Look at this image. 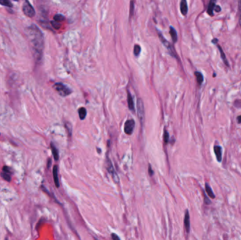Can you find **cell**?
Instances as JSON below:
<instances>
[{
	"label": "cell",
	"instance_id": "5b68a950",
	"mask_svg": "<svg viewBox=\"0 0 241 240\" xmlns=\"http://www.w3.org/2000/svg\"><path fill=\"white\" fill-rule=\"evenodd\" d=\"M106 168H107V170H108V172H109V173L112 175V178H113V180L115 183H119V178L118 175H117L116 171H115L114 166H113V165H112L111 161H110V159H109L108 158H107V162H106Z\"/></svg>",
	"mask_w": 241,
	"mask_h": 240
},
{
	"label": "cell",
	"instance_id": "44dd1931",
	"mask_svg": "<svg viewBox=\"0 0 241 240\" xmlns=\"http://www.w3.org/2000/svg\"><path fill=\"white\" fill-rule=\"evenodd\" d=\"M65 19L64 16L62 14H59V13H58V14H56L55 16H54V21L58 22V23H61V22L64 21Z\"/></svg>",
	"mask_w": 241,
	"mask_h": 240
},
{
	"label": "cell",
	"instance_id": "2e32d148",
	"mask_svg": "<svg viewBox=\"0 0 241 240\" xmlns=\"http://www.w3.org/2000/svg\"><path fill=\"white\" fill-rule=\"evenodd\" d=\"M170 35H171V37L172 38V40L173 42L175 43L178 41V35H177V33L176 31L174 28H173V27H170Z\"/></svg>",
	"mask_w": 241,
	"mask_h": 240
},
{
	"label": "cell",
	"instance_id": "8992f818",
	"mask_svg": "<svg viewBox=\"0 0 241 240\" xmlns=\"http://www.w3.org/2000/svg\"><path fill=\"white\" fill-rule=\"evenodd\" d=\"M137 110H138V116L140 120L143 123L145 119V108H144L143 102L141 99H138L137 101Z\"/></svg>",
	"mask_w": 241,
	"mask_h": 240
},
{
	"label": "cell",
	"instance_id": "7402d4cb",
	"mask_svg": "<svg viewBox=\"0 0 241 240\" xmlns=\"http://www.w3.org/2000/svg\"><path fill=\"white\" fill-rule=\"evenodd\" d=\"M0 4L4 6H8V7H12L13 6L10 0H0Z\"/></svg>",
	"mask_w": 241,
	"mask_h": 240
},
{
	"label": "cell",
	"instance_id": "d6986e66",
	"mask_svg": "<svg viewBox=\"0 0 241 240\" xmlns=\"http://www.w3.org/2000/svg\"><path fill=\"white\" fill-rule=\"evenodd\" d=\"M205 190H206V192H207V194H208L209 197H210L211 198H212V199L215 198V195H214V194L212 190H211V188L210 187V186L208 185V183H206Z\"/></svg>",
	"mask_w": 241,
	"mask_h": 240
},
{
	"label": "cell",
	"instance_id": "9a60e30c",
	"mask_svg": "<svg viewBox=\"0 0 241 240\" xmlns=\"http://www.w3.org/2000/svg\"><path fill=\"white\" fill-rule=\"evenodd\" d=\"M128 108L130 110V111H134L135 107H134V102H133V99L132 95H130V93L129 92H128Z\"/></svg>",
	"mask_w": 241,
	"mask_h": 240
},
{
	"label": "cell",
	"instance_id": "d6a6232c",
	"mask_svg": "<svg viewBox=\"0 0 241 240\" xmlns=\"http://www.w3.org/2000/svg\"><path fill=\"white\" fill-rule=\"evenodd\" d=\"M237 120H238V123H241V115L238 116V117L237 118Z\"/></svg>",
	"mask_w": 241,
	"mask_h": 240
},
{
	"label": "cell",
	"instance_id": "cb8c5ba5",
	"mask_svg": "<svg viewBox=\"0 0 241 240\" xmlns=\"http://www.w3.org/2000/svg\"><path fill=\"white\" fill-rule=\"evenodd\" d=\"M51 26L53 27L54 28L56 29V30H58L61 28V23H58V22H57L55 21H53L51 22Z\"/></svg>",
	"mask_w": 241,
	"mask_h": 240
},
{
	"label": "cell",
	"instance_id": "e0dca14e",
	"mask_svg": "<svg viewBox=\"0 0 241 240\" xmlns=\"http://www.w3.org/2000/svg\"><path fill=\"white\" fill-rule=\"evenodd\" d=\"M51 152H52V154L54 156V158H55V160L58 161V149H57V147L54 145L53 143H51Z\"/></svg>",
	"mask_w": 241,
	"mask_h": 240
},
{
	"label": "cell",
	"instance_id": "ffe728a7",
	"mask_svg": "<svg viewBox=\"0 0 241 240\" xmlns=\"http://www.w3.org/2000/svg\"><path fill=\"white\" fill-rule=\"evenodd\" d=\"M195 75L196 76V78H197V83L199 85H202V82H203V80H204V78H203V75H202V74L200 73V72H197L195 73Z\"/></svg>",
	"mask_w": 241,
	"mask_h": 240
},
{
	"label": "cell",
	"instance_id": "1f68e13d",
	"mask_svg": "<svg viewBox=\"0 0 241 240\" xmlns=\"http://www.w3.org/2000/svg\"><path fill=\"white\" fill-rule=\"evenodd\" d=\"M211 42H212V43H214V44H217V42H218V40L217 39H213L212 40V41H211Z\"/></svg>",
	"mask_w": 241,
	"mask_h": 240
},
{
	"label": "cell",
	"instance_id": "f546056e",
	"mask_svg": "<svg viewBox=\"0 0 241 240\" xmlns=\"http://www.w3.org/2000/svg\"><path fill=\"white\" fill-rule=\"evenodd\" d=\"M221 10H222V9H221L220 6L216 5L215 8H214V11H215V12H217V13H218V12H221Z\"/></svg>",
	"mask_w": 241,
	"mask_h": 240
},
{
	"label": "cell",
	"instance_id": "4316f807",
	"mask_svg": "<svg viewBox=\"0 0 241 240\" xmlns=\"http://www.w3.org/2000/svg\"><path fill=\"white\" fill-rule=\"evenodd\" d=\"M133 9H134V2L133 1L130 2V15L131 16V15L133 14Z\"/></svg>",
	"mask_w": 241,
	"mask_h": 240
},
{
	"label": "cell",
	"instance_id": "7a4b0ae2",
	"mask_svg": "<svg viewBox=\"0 0 241 240\" xmlns=\"http://www.w3.org/2000/svg\"><path fill=\"white\" fill-rule=\"evenodd\" d=\"M54 88L58 93V95L62 96H66L71 95L72 91L71 89L67 87L66 85L62 83V82H57L54 85Z\"/></svg>",
	"mask_w": 241,
	"mask_h": 240
},
{
	"label": "cell",
	"instance_id": "603a6c76",
	"mask_svg": "<svg viewBox=\"0 0 241 240\" xmlns=\"http://www.w3.org/2000/svg\"><path fill=\"white\" fill-rule=\"evenodd\" d=\"M133 51H134V55L136 56V57H138L141 51L140 46L138 45V44H136V45H135V47H134Z\"/></svg>",
	"mask_w": 241,
	"mask_h": 240
},
{
	"label": "cell",
	"instance_id": "6da1fadb",
	"mask_svg": "<svg viewBox=\"0 0 241 240\" xmlns=\"http://www.w3.org/2000/svg\"><path fill=\"white\" fill-rule=\"evenodd\" d=\"M26 34L30 42L33 55L35 61H40L43 54L44 42L42 31L35 24L30 25L26 29Z\"/></svg>",
	"mask_w": 241,
	"mask_h": 240
},
{
	"label": "cell",
	"instance_id": "8fae6325",
	"mask_svg": "<svg viewBox=\"0 0 241 240\" xmlns=\"http://www.w3.org/2000/svg\"><path fill=\"white\" fill-rule=\"evenodd\" d=\"M184 225H185V228H186V232H188V233H189V232H190V215H189L188 210H186V214H185Z\"/></svg>",
	"mask_w": 241,
	"mask_h": 240
},
{
	"label": "cell",
	"instance_id": "7c38bea8",
	"mask_svg": "<svg viewBox=\"0 0 241 240\" xmlns=\"http://www.w3.org/2000/svg\"><path fill=\"white\" fill-rule=\"evenodd\" d=\"M180 9H181V12L183 16H186L188 11L187 0H181V4H180Z\"/></svg>",
	"mask_w": 241,
	"mask_h": 240
},
{
	"label": "cell",
	"instance_id": "4dcf8cb0",
	"mask_svg": "<svg viewBox=\"0 0 241 240\" xmlns=\"http://www.w3.org/2000/svg\"><path fill=\"white\" fill-rule=\"evenodd\" d=\"M112 239L115 240V239H119L120 238H119V237L117 236L116 234H114V233H113V234L112 235Z\"/></svg>",
	"mask_w": 241,
	"mask_h": 240
},
{
	"label": "cell",
	"instance_id": "484cf974",
	"mask_svg": "<svg viewBox=\"0 0 241 240\" xmlns=\"http://www.w3.org/2000/svg\"><path fill=\"white\" fill-rule=\"evenodd\" d=\"M238 12H239V24L241 28V0H238Z\"/></svg>",
	"mask_w": 241,
	"mask_h": 240
},
{
	"label": "cell",
	"instance_id": "f1b7e54d",
	"mask_svg": "<svg viewBox=\"0 0 241 240\" xmlns=\"http://www.w3.org/2000/svg\"><path fill=\"white\" fill-rule=\"evenodd\" d=\"M148 172H149V174L150 176H152L153 175H154V171H153V170L152 169V168H151V165H149V168H148Z\"/></svg>",
	"mask_w": 241,
	"mask_h": 240
},
{
	"label": "cell",
	"instance_id": "30bf717a",
	"mask_svg": "<svg viewBox=\"0 0 241 240\" xmlns=\"http://www.w3.org/2000/svg\"><path fill=\"white\" fill-rule=\"evenodd\" d=\"M214 151L217 161L218 162H221L222 160V148L220 146H214Z\"/></svg>",
	"mask_w": 241,
	"mask_h": 240
},
{
	"label": "cell",
	"instance_id": "83f0119b",
	"mask_svg": "<svg viewBox=\"0 0 241 240\" xmlns=\"http://www.w3.org/2000/svg\"><path fill=\"white\" fill-rule=\"evenodd\" d=\"M204 203L206 204H210L211 203V201L209 199H208V197H207L205 193H204Z\"/></svg>",
	"mask_w": 241,
	"mask_h": 240
},
{
	"label": "cell",
	"instance_id": "3957f363",
	"mask_svg": "<svg viewBox=\"0 0 241 240\" xmlns=\"http://www.w3.org/2000/svg\"><path fill=\"white\" fill-rule=\"evenodd\" d=\"M22 10L26 16L29 18H33L35 16V10L28 0H25L22 6Z\"/></svg>",
	"mask_w": 241,
	"mask_h": 240
},
{
	"label": "cell",
	"instance_id": "e575fe53",
	"mask_svg": "<svg viewBox=\"0 0 241 240\" xmlns=\"http://www.w3.org/2000/svg\"><path fill=\"white\" fill-rule=\"evenodd\" d=\"M14 1H16V2H18V1H19V0H14Z\"/></svg>",
	"mask_w": 241,
	"mask_h": 240
},
{
	"label": "cell",
	"instance_id": "4fadbf2b",
	"mask_svg": "<svg viewBox=\"0 0 241 240\" xmlns=\"http://www.w3.org/2000/svg\"><path fill=\"white\" fill-rule=\"evenodd\" d=\"M217 48L218 49V50H219L220 56H221V58H222V61H224V64L226 65V66L227 67H229V66H230V65H229V64L228 60H227L226 56V54H225L224 51H223V49H222V47H221V46H220V45H218V44H217Z\"/></svg>",
	"mask_w": 241,
	"mask_h": 240
},
{
	"label": "cell",
	"instance_id": "9c48e42d",
	"mask_svg": "<svg viewBox=\"0 0 241 240\" xmlns=\"http://www.w3.org/2000/svg\"><path fill=\"white\" fill-rule=\"evenodd\" d=\"M216 0H210L209 2L208 7H207V13L210 16H214V10L216 6Z\"/></svg>",
	"mask_w": 241,
	"mask_h": 240
},
{
	"label": "cell",
	"instance_id": "ba28073f",
	"mask_svg": "<svg viewBox=\"0 0 241 240\" xmlns=\"http://www.w3.org/2000/svg\"><path fill=\"white\" fill-rule=\"evenodd\" d=\"M12 170L8 166H4L1 172V177L4 180L10 182L12 180Z\"/></svg>",
	"mask_w": 241,
	"mask_h": 240
},
{
	"label": "cell",
	"instance_id": "5bb4252c",
	"mask_svg": "<svg viewBox=\"0 0 241 240\" xmlns=\"http://www.w3.org/2000/svg\"><path fill=\"white\" fill-rule=\"evenodd\" d=\"M53 178L55 184L57 187H59V182H58V166L55 165L53 168Z\"/></svg>",
	"mask_w": 241,
	"mask_h": 240
},
{
	"label": "cell",
	"instance_id": "d4e9b609",
	"mask_svg": "<svg viewBox=\"0 0 241 240\" xmlns=\"http://www.w3.org/2000/svg\"><path fill=\"white\" fill-rule=\"evenodd\" d=\"M164 140L165 143H168V140H169V134H168V132L165 130L164 133Z\"/></svg>",
	"mask_w": 241,
	"mask_h": 240
},
{
	"label": "cell",
	"instance_id": "836d02e7",
	"mask_svg": "<svg viewBox=\"0 0 241 240\" xmlns=\"http://www.w3.org/2000/svg\"><path fill=\"white\" fill-rule=\"evenodd\" d=\"M51 165V159H49V161H48V165H47V167L49 168V165Z\"/></svg>",
	"mask_w": 241,
	"mask_h": 240
},
{
	"label": "cell",
	"instance_id": "277c9868",
	"mask_svg": "<svg viewBox=\"0 0 241 240\" xmlns=\"http://www.w3.org/2000/svg\"><path fill=\"white\" fill-rule=\"evenodd\" d=\"M159 38H160V40H161V41L162 43H163L164 45L165 46V47L168 49V52H169L170 55L172 56L173 57L177 58L178 55H177L176 52H175V49H174V47H173V46L172 45V44H171L169 42L167 41V40H166V39H164V37L162 36V35L160 33H159Z\"/></svg>",
	"mask_w": 241,
	"mask_h": 240
},
{
	"label": "cell",
	"instance_id": "ac0fdd59",
	"mask_svg": "<svg viewBox=\"0 0 241 240\" xmlns=\"http://www.w3.org/2000/svg\"><path fill=\"white\" fill-rule=\"evenodd\" d=\"M78 114H79V117L81 120H84L87 115V111L84 107H81L78 109Z\"/></svg>",
	"mask_w": 241,
	"mask_h": 240
},
{
	"label": "cell",
	"instance_id": "52a82bcc",
	"mask_svg": "<svg viewBox=\"0 0 241 240\" xmlns=\"http://www.w3.org/2000/svg\"><path fill=\"white\" fill-rule=\"evenodd\" d=\"M135 127V121L134 120L130 119L128 120L125 123L124 125V132L126 134H131L133 132Z\"/></svg>",
	"mask_w": 241,
	"mask_h": 240
}]
</instances>
